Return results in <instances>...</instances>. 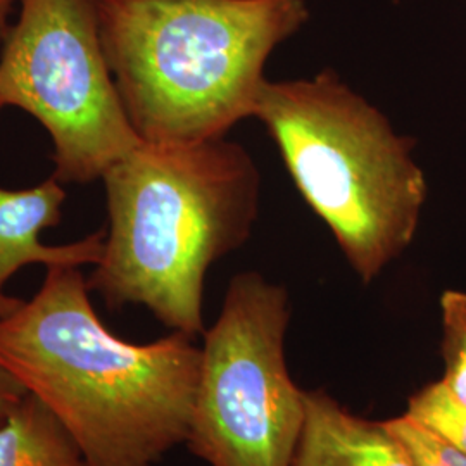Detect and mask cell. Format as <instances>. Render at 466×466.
<instances>
[{"label":"cell","mask_w":466,"mask_h":466,"mask_svg":"<svg viewBox=\"0 0 466 466\" xmlns=\"http://www.w3.org/2000/svg\"><path fill=\"white\" fill-rule=\"evenodd\" d=\"M80 267L47 268L16 313L0 318V365L40 400L90 466H157L185 444L199 380L196 337L132 344L90 302Z\"/></svg>","instance_id":"cell-1"},{"label":"cell","mask_w":466,"mask_h":466,"mask_svg":"<svg viewBox=\"0 0 466 466\" xmlns=\"http://www.w3.org/2000/svg\"><path fill=\"white\" fill-rule=\"evenodd\" d=\"M109 228L86 279L106 306H144L173 332H206L208 269L240 248L258 215L259 173L238 144H138L104 177Z\"/></svg>","instance_id":"cell-2"},{"label":"cell","mask_w":466,"mask_h":466,"mask_svg":"<svg viewBox=\"0 0 466 466\" xmlns=\"http://www.w3.org/2000/svg\"><path fill=\"white\" fill-rule=\"evenodd\" d=\"M306 19L304 0H99L107 65L150 144L219 140L254 117L268 56Z\"/></svg>","instance_id":"cell-3"},{"label":"cell","mask_w":466,"mask_h":466,"mask_svg":"<svg viewBox=\"0 0 466 466\" xmlns=\"http://www.w3.org/2000/svg\"><path fill=\"white\" fill-rule=\"evenodd\" d=\"M363 283L413 242L427 182L411 142L337 75L267 82L256 113Z\"/></svg>","instance_id":"cell-4"},{"label":"cell","mask_w":466,"mask_h":466,"mask_svg":"<svg viewBox=\"0 0 466 466\" xmlns=\"http://www.w3.org/2000/svg\"><path fill=\"white\" fill-rule=\"evenodd\" d=\"M287 289L256 271L233 277L202 333L199 380L185 446L209 466H290L306 390L290 377Z\"/></svg>","instance_id":"cell-5"},{"label":"cell","mask_w":466,"mask_h":466,"mask_svg":"<svg viewBox=\"0 0 466 466\" xmlns=\"http://www.w3.org/2000/svg\"><path fill=\"white\" fill-rule=\"evenodd\" d=\"M0 106L47 130L54 178L90 184L142 144L100 38L99 0H21L0 52Z\"/></svg>","instance_id":"cell-6"},{"label":"cell","mask_w":466,"mask_h":466,"mask_svg":"<svg viewBox=\"0 0 466 466\" xmlns=\"http://www.w3.org/2000/svg\"><path fill=\"white\" fill-rule=\"evenodd\" d=\"M66 192L54 177L28 190L0 187V318L16 313L25 300L5 294L4 287L19 268L42 263L46 267L97 265L106 240L99 230L67 246H46L40 233L61 221Z\"/></svg>","instance_id":"cell-7"},{"label":"cell","mask_w":466,"mask_h":466,"mask_svg":"<svg viewBox=\"0 0 466 466\" xmlns=\"http://www.w3.org/2000/svg\"><path fill=\"white\" fill-rule=\"evenodd\" d=\"M290 466H417L385 421L358 417L329 392L306 390V417Z\"/></svg>","instance_id":"cell-8"},{"label":"cell","mask_w":466,"mask_h":466,"mask_svg":"<svg viewBox=\"0 0 466 466\" xmlns=\"http://www.w3.org/2000/svg\"><path fill=\"white\" fill-rule=\"evenodd\" d=\"M0 466H90L40 400L26 394L0 423Z\"/></svg>","instance_id":"cell-9"},{"label":"cell","mask_w":466,"mask_h":466,"mask_svg":"<svg viewBox=\"0 0 466 466\" xmlns=\"http://www.w3.org/2000/svg\"><path fill=\"white\" fill-rule=\"evenodd\" d=\"M404 415L466 454V404L456 400L441 380L415 392L408 400Z\"/></svg>","instance_id":"cell-10"},{"label":"cell","mask_w":466,"mask_h":466,"mask_svg":"<svg viewBox=\"0 0 466 466\" xmlns=\"http://www.w3.org/2000/svg\"><path fill=\"white\" fill-rule=\"evenodd\" d=\"M442 360L441 382L451 394L466 404V292L446 290L441 296Z\"/></svg>","instance_id":"cell-11"},{"label":"cell","mask_w":466,"mask_h":466,"mask_svg":"<svg viewBox=\"0 0 466 466\" xmlns=\"http://www.w3.org/2000/svg\"><path fill=\"white\" fill-rule=\"evenodd\" d=\"M25 396V387L0 365V423L16 408Z\"/></svg>","instance_id":"cell-12"},{"label":"cell","mask_w":466,"mask_h":466,"mask_svg":"<svg viewBox=\"0 0 466 466\" xmlns=\"http://www.w3.org/2000/svg\"><path fill=\"white\" fill-rule=\"evenodd\" d=\"M437 437V435H435ZM437 444H439V451L442 454V458L446 460V463L450 466H466V454L461 451L452 448L446 441H442L441 437H437Z\"/></svg>","instance_id":"cell-13"},{"label":"cell","mask_w":466,"mask_h":466,"mask_svg":"<svg viewBox=\"0 0 466 466\" xmlns=\"http://www.w3.org/2000/svg\"><path fill=\"white\" fill-rule=\"evenodd\" d=\"M16 0H0V40H4V36L7 34V16L11 13V7Z\"/></svg>","instance_id":"cell-14"},{"label":"cell","mask_w":466,"mask_h":466,"mask_svg":"<svg viewBox=\"0 0 466 466\" xmlns=\"http://www.w3.org/2000/svg\"><path fill=\"white\" fill-rule=\"evenodd\" d=\"M0 107H2V106H0Z\"/></svg>","instance_id":"cell-15"}]
</instances>
